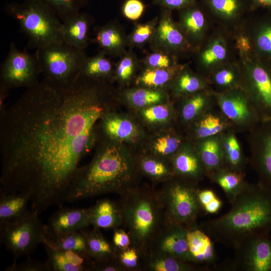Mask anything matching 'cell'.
<instances>
[{"mask_svg": "<svg viewBox=\"0 0 271 271\" xmlns=\"http://www.w3.org/2000/svg\"><path fill=\"white\" fill-rule=\"evenodd\" d=\"M136 63L135 58L131 54L124 56L118 62L114 70L116 77L121 81L128 80L134 72Z\"/></svg>", "mask_w": 271, "mask_h": 271, "instance_id": "47", "label": "cell"}, {"mask_svg": "<svg viewBox=\"0 0 271 271\" xmlns=\"http://www.w3.org/2000/svg\"><path fill=\"white\" fill-rule=\"evenodd\" d=\"M197 50L200 74L206 78L215 68L238 61L233 34L217 27Z\"/></svg>", "mask_w": 271, "mask_h": 271, "instance_id": "13", "label": "cell"}, {"mask_svg": "<svg viewBox=\"0 0 271 271\" xmlns=\"http://www.w3.org/2000/svg\"><path fill=\"white\" fill-rule=\"evenodd\" d=\"M101 119L102 130L109 141H132L138 136L137 127L129 120L108 113H106Z\"/></svg>", "mask_w": 271, "mask_h": 271, "instance_id": "32", "label": "cell"}, {"mask_svg": "<svg viewBox=\"0 0 271 271\" xmlns=\"http://www.w3.org/2000/svg\"><path fill=\"white\" fill-rule=\"evenodd\" d=\"M183 66L176 65L166 68H148L141 76L139 81L149 87L162 86L173 81Z\"/></svg>", "mask_w": 271, "mask_h": 271, "instance_id": "40", "label": "cell"}, {"mask_svg": "<svg viewBox=\"0 0 271 271\" xmlns=\"http://www.w3.org/2000/svg\"><path fill=\"white\" fill-rule=\"evenodd\" d=\"M112 242L113 245L118 250L126 249L131 245L130 239L127 232L118 228L114 229Z\"/></svg>", "mask_w": 271, "mask_h": 271, "instance_id": "53", "label": "cell"}, {"mask_svg": "<svg viewBox=\"0 0 271 271\" xmlns=\"http://www.w3.org/2000/svg\"><path fill=\"white\" fill-rule=\"evenodd\" d=\"M109 93L102 83L43 79L1 109V190L29 195L39 214L61 206L94 144Z\"/></svg>", "mask_w": 271, "mask_h": 271, "instance_id": "1", "label": "cell"}, {"mask_svg": "<svg viewBox=\"0 0 271 271\" xmlns=\"http://www.w3.org/2000/svg\"><path fill=\"white\" fill-rule=\"evenodd\" d=\"M36 211L17 222L0 225V240L13 254L15 261L30 254L40 243L47 239L46 225L42 223Z\"/></svg>", "mask_w": 271, "mask_h": 271, "instance_id": "9", "label": "cell"}, {"mask_svg": "<svg viewBox=\"0 0 271 271\" xmlns=\"http://www.w3.org/2000/svg\"><path fill=\"white\" fill-rule=\"evenodd\" d=\"M93 23V18L85 13L79 12L69 17L62 22L63 42L84 50L90 41V29Z\"/></svg>", "mask_w": 271, "mask_h": 271, "instance_id": "22", "label": "cell"}, {"mask_svg": "<svg viewBox=\"0 0 271 271\" xmlns=\"http://www.w3.org/2000/svg\"><path fill=\"white\" fill-rule=\"evenodd\" d=\"M172 112L167 105H154L143 111L144 118L150 122H160L168 120Z\"/></svg>", "mask_w": 271, "mask_h": 271, "instance_id": "48", "label": "cell"}, {"mask_svg": "<svg viewBox=\"0 0 271 271\" xmlns=\"http://www.w3.org/2000/svg\"><path fill=\"white\" fill-rule=\"evenodd\" d=\"M192 142L221 134L231 126L217 105L207 110L191 124Z\"/></svg>", "mask_w": 271, "mask_h": 271, "instance_id": "25", "label": "cell"}, {"mask_svg": "<svg viewBox=\"0 0 271 271\" xmlns=\"http://www.w3.org/2000/svg\"><path fill=\"white\" fill-rule=\"evenodd\" d=\"M86 243L87 255L95 262L117 257L118 249L104 238L98 228L86 230Z\"/></svg>", "mask_w": 271, "mask_h": 271, "instance_id": "36", "label": "cell"}, {"mask_svg": "<svg viewBox=\"0 0 271 271\" xmlns=\"http://www.w3.org/2000/svg\"><path fill=\"white\" fill-rule=\"evenodd\" d=\"M145 63L151 68H166L177 65L174 55L162 51L149 54Z\"/></svg>", "mask_w": 271, "mask_h": 271, "instance_id": "46", "label": "cell"}, {"mask_svg": "<svg viewBox=\"0 0 271 271\" xmlns=\"http://www.w3.org/2000/svg\"><path fill=\"white\" fill-rule=\"evenodd\" d=\"M86 230L87 229L73 231L54 238L47 239L44 244L61 249L70 250L89 257L86 251Z\"/></svg>", "mask_w": 271, "mask_h": 271, "instance_id": "39", "label": "cell"}, {"mask_svg": "<svg viewBox=\"0 0 271 271\" xmlns=\"http://www.w3.org/2000/svg\"><path fill=\"white\" fill-rule=\"evenodd\" d=\"M95 41L106 55L117 56L122 53L125 38L122 31L114 22L97 28Z\"/></svg>", "mask_w": 271, "mask_h": 271, "instance_id": "34", "label": "cell"}, {"mask_svg": "<svg viewBox=\"0 0 271 271\" xmlns=\"http://www.w3.org/2000/svg\"><path fill=\"white\" fill-rule=\"evenodd\" d=\"M6 13L19 24L30 48L37 49L63 42L62 22L41 0H24L5 7Z\"/></svg>", "mask_w": 271, "mask_h": 271, "instance_id": "5", "label": "cell"}, {"mask_svg": "<svg viewBox=\"0 0 271 271\" xmlns=\"http://www.w3.org/2000/svg\"><path fill=\"white\" fill-rule=\"evenodd\" d=\"M254 11L263 9L271 11V0H250Z\"/></svg>", "mask_w": 271, "mask_h": 271, "instance_id": "57", "label": "cell"}, {"mask_svg": "<svg viewBox=\"0 0 271 271\" xmlns=\"http://www.w3.org/2000/svg\"><path fill=\"white\" fill-rule=\"evenodd\" d=\"M187 237L192 262L203 265L206 269L211 265L215 267L216 253L209 236L198 225L188 230Z\"/></svg>", "mask_w": 271, "mask_h": 271, "instance_id": "24", "label": "cell"}, {"mask_svg": "<svg viewBox=\"0 0 271 271\" xmlns=\"http://www.w3.org/2000/svg\"><path fill=\"white\" fill-rule=\"evenodd\" d=\"M240 29L249 38L253 54L271 62V13L250 17Z\"/></svg>", "mask_w": 271, "mask_h": 271, "instance_id": "21", "label": "cell"}, {"mask_svg": "<svg viewBox=\"0 0 271 271\" xmlns=\"http://www.w3.org/2000/svg\"><path fill=\"white\" fill-rule=\"evenodd\" d=\"M125 268L121 264L117 257L100 262L94 261L93 270L96 271H122Z\"/></svg>", "mask_w": 271, "mask_h": 271, "instance_id": "54", "label": "cell"}, {"mask_svg": "<svg viewBox=\"0 0 271 271\" xmlns=\"http://www.w3.org/2000/svg\"><path fill=\"white\" fill-rule=\"evenodd\" d=\"M118 259L125 269H136L139 263L140 254L137 250L132 247L118 250Z\"/></svg>", "mask_w": 271, "mask_h": 271, "instance_id": "51", "label": "cell"}, {"mask_svg": "<svg viewBox=\"0 0 271 271\" xmlns=\"http://www.w3.org/2000/svg\"><path fill=\"white\" fill-rule=\"evenodd\" d=\"M180 110L181 121L192 124L207 110L217 105L214 92L212 89L199 91L182 97Z\"/></svg>", "mask_w": 271, "mask_h": 271, "instance_id": "26", "label": "cell"}, {"mask_svg": "<svg viewBox=\"0 0 271 271\" xmlns=\"http://www.w3.org/2000/svg\"><path fill=\"white\" fill-rule=\"evenodd\" d=\"M145 267L151 271H193L204 269L193 265V263L184 261L173 256L149 251L143 257Z\"/></svg>", "mask_w": 271, "mask_h": 271, "instance_id": "35", "label": "cell"}, {"mask_svg": "<svg viewBox=\"0 0 271 271\" xmlns=\"http://www.w3.org/2000/svg\"><path fill=\"white\" fill-rule=\"evenodd\" d=\"M198 0H154L153 4L163 8L164 10H179L190 6Z\"/></svg>", "mask_w": 271, "mask_h": 271, "instance_id": "52", "label": "cell"}, {"mask_svg": "<svg viewBox=\"0 0 271 271\" xmlns=\"http://www.w3.org/2000/svg\"><path fill=\"white\" fill-rule=\"evenodd\" d=\"M234 257L219 269L230 271H271V233L248 237L234 249Z\"/></svg>", "mask_w": 271, "mask_h": 271, "instance_id": "11", "label": "cell"}, {"mask_svg": "<svg viewBox=\"0 0 271 271\" xmlns=\"http://www.w3.org/2000/svg\"><path fill=\"white\" fill-rule=\"evenodd\" d=\"M6 271H50L47 261L42 262L34 260L29 256L24 262L17 264L16 261L7 267Z\"/></svg>", "mask_w": 271, "mask_h": 271, "instance_id": "49", "label": "cell"}, {"mask_svg": "<svg viewBox=\"0 0 271 271\" xmlns=\"http://www.w3.org/2000/svg\"><path fill=\"white\" fill-rule=\"evenodd\" d=\"M29 195L21 193H9L1 190L0 225L17 222L30 213L28 203Z\"/></svg>", "mask_w": 271, "mask_h": 271, "instance_id": "29", "label": "cell"}, {"mask_svg": "<svg viewBox=\"0 0 271 271\" xmlns=\"http://www.w3.org/2000/svg\"><path fill=\"white\" fill-rule=\"evenodd\" d=\"M249 163L258 182L271 190V121H262L249 131Z\"/></svg>", "mask_w": 271, "mask_h": 271, "instance_id": "14", "label": "cell"}, {"mask_svg": "<svg viewBox=\"0 0 271 271\" xmlns=\"http://www.w3.org/2000/svg\"><path fill=\"white\" fill-rule=\"evenodd\" d=\"M131 245L143 257L165 226L164 209L158 192L136 186L120 195L117 202Z\"/></svg>", "mask_w": 271, "mask_h": 271, "instance_id": "4", "label": "cell"}, {"mask_svg": "<svg viewBox=\"0 0 271 271\" xmlns=\"http://www.w3.org/2000/svg\"><path fill=\"white\" fill-rule=\"evenodd\" d=\"M217 27L233 34L254 11L250 0H198Z\"/></svg>", "mask_w": 271, "mask_h": 271, "instance_id": "15", "label": "cell"}, {"mask_svg": "<svg viewBox=\"0 0 271 271\" xmlns=\"http://www.w3.org/2000/svg\"><path fill=\"white\" fill-rule=\"evenodd\" d=\"M131 156L115 142L108 141L91 161L79 167L66 202H76L107 193L120 195L137 186L136 165Z\"/></svg>", "mask_w": 271, "mask_h": 271, "instance_id": "3", "label": "cell"}, {"mask_svg": "<svg viewBox=\"0 0 271 271\" xmlns=\"http://www.w3.org/2000/svg\"><path fill=\"white\" fill-rule=\"evenodd\" d=\"M157 19L151 22L140 24L136 27L130 37V42L135 45H140L147 42L155 33Z\"/></svg>", "mask_w": 271, "mask_h": 271, "instance_id": "45", "label": "cell"}, {"mask_svg": "<svg viewBox=\"0 0 271 271\" xmlns=\"http://www.w3.org/2000/svg\"><path fill=\"white\" fill-rule=\"evenodd\" d=\"M178 11L179 23L178 24L193 50H197L212 30L211 24L213 22L199 1Z\"/></svg>", "mask_w": 271, "mask_h": 271, "instance_id": "16", "label": "cell"}, {"mask_svg": "<svg viewBox=\"0 0 271 271\" xmlns=\"http://www.w3.org/2000/svg\"><path fill=\"white\" fill-rule=\"evenodd\" d=\"M153 38L156 46L173 55L194 50L179 25L173 20L171 11L164 10Z\"/></svg>", "mask_w": 271, "mask_h": 271, "instance_id": "17", "label": "cell"}, {"mask_svg": "<svg viewBox=\"0 0 271 271\" xmlns=\"http://www.w3.org/2000/svg\"><path fill=\"white\" fill-rule=\"evenodd\" d=\"M240 88L246 93L261 121H271V62L253 53L238 57Z\"/></svg>", "mask_w": 271, "mask_h": 271, "instance_id": "8", "label": "cell"}, {"mask_svg": "<svg viewBox=\"0 0 271 271\" xmlns=\"http://www.w3.org/2000/svg\"><path fill=\"white\" fill-rule=\"evenodd\" d=\"M90 225L96 228L115 229L122 225V216L118 203L109 199L98 200L89 208Z\"/></svg>", "mask_w": 271, "mask_h": 271, "instance_id": "27", "label": "cell"}, {"mask_svg": "<svg viewBox=\"0 0 271 271\" xmlns=\"http://www.w3.org/2000/svg\"><path fill=\"white\" fill-rule=\"evenodd\" d=\"M245 178L244 172L224 168L214 173L209 179L222 189L231 204L247 182Z\"/></svg>", "mask_w": 271, "mask_h": 271, "instance_id": "38", "label": "cell"}, {"mask_svg": "<svg viewBox=\"0 0 271 271\" xmlns=\"http://www.w3.org/2000/svg\"><path fill=\"white\" fill-rule=\"evenodd\" d=\"M221 143L224 168L244 172L248 160L236 136V132L229 129L221 133Z\"/></svg>", "mask_w": 271, "mask_h": 271, "instance_id": "31", "label": "cell"}, {"mask_svg": "<svg viewBox=\"0 0 271 271\" xmlns=\"http://www.w3.org/2000/svg\"><path fill=\"white\" fill-rule=\"evenodd\" d=\"M217 196L212 190L207 189L200 190L198 193V198L200 204L203 207L209 203Z\"/></svg>", "mask_w": 271, "mask_h": 271, "instance_id": "55", "label": "cell"}, {"mask_svg": "<svg viewBox=\"0 0 271 271\" xmlns=\"http://www.w3.org/2000/svg\"><path fill=\"white\" fill-rule=\"evenodd\" d=\"M142 172L155 180L171 178L174 176L172 167L165 162L153 158L142 159L140 163Z\"/></svg>", "mask_w": 271, "mask_h": 271, "instance_id": "42", "label": "cell"}, {"mask_svg": "<svg viewBox=\"0 0 271 271\" xmlns=\"http://www.w3.org/2000/svg\"><path fill=\"white\" fill-rule=\"evenodd\" d=\"M145 10V5L141 0H125L121 11L127 19L135 21L140 18Z\"/></svg>", "mask_w": 271, "mask_h": 271, "instance_id": "50", "label": "cell"}, {"mask_svg": "<svg viewBox=\"0 0 271 271\" xmlns=\"http://www.w3.org/2000/svg\"><path fill=\"white\" fill-rule=\"evenodd\" d=\"M50 270H93L94 260L70 250L61 249L45 245Z\"/></svg>", "mask_w": 271, "mask_h": 271, "instance_id": "23", "label": "cell"}, {"mask_svg": "<svg viewBox=\"0 0 271 271\" xmlns=\"http://www.w3.org/2000/svg\"><path fill=\"white\" fill-rule=\"evenodd\" d=\"M36 54L43 79L60 85L72 84L76 80L87 57L84 50L64 42L37 49Z\"/></svg>", "mask_w": 271, "mask_h": 271, "instance_id": "7", "label": "cell"}, {"mask_svg": "<svg viewBox=\"0 0 271 271\" xmlns=\"http://www.w3.org/2000/svg\"><path fill=\"white\" fill-rule=\"evenodd\" d=\"M90 225L89 208H63L55 212L46 225L47 239L86 229Z\"/></svg>", "mask_w": 271, "mask_h": 271, "instance_id": "20", "label": "cell"}, {"mask_svg": "<svg viewBox=\"0 0 271 271\" xmlns=\"http://www.w3.org/2000/svg\"><path fill=\"white\" fill-rule=\"evenodd\" d=\"M214 93L218 108L235 132H249L261 122L254 107L241 88Z\"/></svg>", "mask_w": 271, "mask_h": 271, "instance_id": "12", "label": "cell"}, {"mask_svg": "<svg viewBox=\"0 0 271 271\" xmlns=\"http://www.w3.org/2000/svg\"><path fill=\"white\" fill-rule=\"evenodd\" d=\"M222 205L221 201L216 197L209 203L203 206L206 213L214 214L217 212Z\"/></svg>", "mask_w": 271, "mask_h": 271, "instance_id": "56", "label": "cell"}, {"mask_svg": "<svg viewBox=\"0 0 271 271\" xmlns=\"http://www.w3.org/2000/svg\"><path fill=\"white\" fill-rule=\"evenodd\" d=\"M241 78L239 60L218 67L207 77L210 88L215 93L240 88Z\"/></svg>", "mask_w": 271, "mask_h": 271, "instance_id": "30", "label": "cell"}, {"mask_svg": "<svg viewBox=\"0 0 271 271\" xmlns=\"http://www.w3.org/2000/svg\"><path fill=\"white\" fill-rule=\"evenodd\" d=\"M188 230L180 225L165 223L149 251L167 254L192 263L187 242Z\"/></svg>", "mask_w": 271, "mask_h": 271, "instance_id": "18", "label": "cell"}, {"mask_svg": "<svg viewBox=\"0 0 271 271\" xmlns=\"http://www.w3.org/2000/svg\"><path fill=\"white\" fill-rule=\"evenodd\" d=\"M41 74L36 52L20 50L14 43L1 66L0 87L9 91L13 88L33 86L40 81Z\"/></svg>", "mask_w": 271, "mask_h": 271, "instance_id": "10", "label": "cell"}, {"mask_svg": "<svg viewBox=\"0 0 271 271\" xmlns=\"http://www.w3.org/2000/svg\"><path fill=\"white\" fill-rule=\"evenodd\" d=\"M173 88L175 94L181 97L211 89L205 77L194 73L184 66L174 79Z\"/></svg>", "mask_w": 271, "mask_h": 271, "instance_id": "37", "label": "cell"}, {"mask_svg": "<svg viewBox=\"0 0 271 271\" xmlns=\"http://www.w3.org/2000/svg\"><path fill=\"white\" fill-rule=\"evenodd\" d=\"M183 142L176 134H168L158 138L154 145V150L158 155L171 158L178 151Z\"/></svg>", "mask_w": 271, "mask_h": 271, "instance_id": "44", "label": "cell"}, {"mask_svg": "<svg viewBox=\"0 0 271 271\" xmlns=\"http://www.w3.org/2000/svg\"><path fill=\"white\" fill-rule=\"evenodd\" d=\"M61 20L79 12L89 0H41Z\"/></svg>", "mask_w": 271, "mask_h": 271, "instance_id": "41", "label": "cell"}, {"mask_svg": "<svg viewBox=\"0 0 271 271\" xmlns=\"http://www.w3.org/2000/svg\"><path fill=\"white\" fill-rule=\"evenodd\" d=\"M106 55L101 51L92 57H87L77 78L103 82L110 77L114 72V67L112 62Z\"/></svg>", "mask_w": 271, "mask_h": 271, "instance_id": "33", "label": "cell"}, {"mask_svg": "<svg viewBox=\"0 0 271 271\" xmlns=\"http://www.w3.org/2000/svg\"><path fill=\"white\" fill-rule=\"evenodd\" d=\"M158 192L166 223L178 224L188 229L198 226L200 215L206 213L199 200L198 184L175 176Z\"/></svg>", "mask_w": 271, "mask_h": 271, "instance_id": "6", "label": "cell"}, {"mask_svg": "<svg viewBox=\"0 0 271 271\" xmlns=\"http://www.w3.org/2000/svg\"><path fill=\"white\" fill-rule=\"evenodd\" d=\"M225 214L198 227L215 242L236 248L246 238L271 233V190L247 182Z\"/></svg>", "mask_w": 271, "mask_h": 271, "instance_id": "2", "label": "cell"}, {"mask_svg": "<svg viewBox=\"0 0 271 271\" xmlns=\"http://www.w3.org/2000/svg\"><path fill=\"white\" fill-rule=\"evenodd\" d=\"M126 97L134 106L144 107L160 102L163 99V94L158 90L138 88L128 91Z\"/></svg>", "mask_w": 271, "mask_h": 271, "instance_id": "43", "label": "cell"}, {"mask_svg": "<svg viewBox=\"0 0 271 271\" xmlns=\"http://www.w3.org/2000/svg\"><path fill=\"white\" fill-rule=\"evenodd\" d=\"M174 176L195 183L207 177L205 168L193 142H183L171 157Z\"/></svg>", "mask_w": 271, "mask_h": 271, "instance_id": "19", "label": "cell"}, {"mask_svg": "<svg viewBox=\"0 0 271 271\" xmlns=\"http://www.w3.org/2000/svg\"><path fill=\"white\" fill-rule=\"evenodd\" d=\"M193 143L205 168L207 178L224 168L221 134Z\"/></svg>", "mask_w": 271, "mask_h": 271, "instance_id": "28", "label": "cell"}]
</instances>
